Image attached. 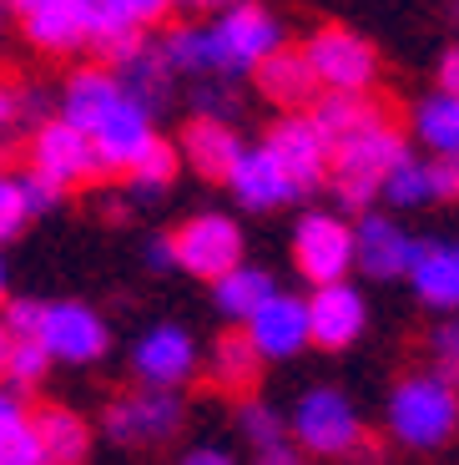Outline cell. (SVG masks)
I'll return each instance as SVG.
<instances>
[{
  "mask_svg": "<svg viewBox=\"0 0 459 465\" xmlns=\"http://www.w3.org/2000/svg\"><path fill=\"white\" fill-rule=\"evenodd\" d=\"M278 46H283L278 15L242 0V5L218 11V21L207 25H177L167 35L161 56L172 61V71H187L197 82H232V76H248Z\"/></svg>",
  "mask_w": 459,
  "mask_h": 465,
  "instance_id": "1",
  "label": "cell"
},
{
  "mask_svg": "<svg viewBox=\"0 0 459 465\" xmlns=\"http://www.w3.org/2000/svg\"><path fill=\"white\" fill-rule=\"evenodd\" d=\"M459 425V395L439 374H409L389 395V435L409 450H439Z\"/></svg>",
  "mask_w": 459,
  "mask_h": 465,
  "instance_id": "2",
  "label": "cell"
},
{
  "mask_svg": "<svg viewBox=\"0 0 459 465\" xmlns=\"http://www.w3.org/2000/svg\"><path fill=\"white\" fill-rule=\"evenodd\" d=\"M404 137L394 122H374V127L354 132V137L333 142L328 152V177H333V193L348 203V208H368V203L379 198L384 177L389 167L404 157Z\"/></svg>",
  "mask_w": 459,
  "mask_h": 465,
  "instance_id": "3",
  "label": "cell"
},
{
  "mask_svg": "<svg viewBox=\"0 0 459 465\" xmlns=\"http://www.w3.org/2000/svg\"><path fill=\"white\" fill-rule=\"evenodd\" d=\"M303 61H308L318 92H368L374 76H379V51H374V41H364L348 25H323V31H313L308 46H303Z\"/></svg>",
  "mask_w": 459,
  "mask_h": 465,
  "instance_id": "4",
  "label": "cell"
},
{
  "mask_svg": "<svg viewBox=\"0 0 459 465\" xmlns=\"http://www.w3.org/2000/svg\"><path fill=\"white\" fill-rule=\"evenodd\" d=\"M293 440H298V450L313 455H354L364 440V420L344 390L318 384L293 405Z\"/></svg>",
  "mask_w": 459,
  "mask_h": 465,
  "instance_id": "5",
  "label": "cell"
},
{
  "mask_svg": "<svg viewBox=\"0 0 459 465\" xmlns=\"http://www.w3.org/2000/svg\"><path fill=\"white\" fill-rule=\"evenodd\" d=\"M35 344L46 349V360L61 364H96L106 354V319L96 314L92 303L61 299V303H41V319H35Z\"/></svg>",
  "mask_w": 459,
  "mask_h": 465,
  "instance_id": "6",
  "label": "cell"
},
{
  "mask_svg": "<svg viewBox=\"0 0 459 465\" xmlns=\"http://www.w3.org/2000/svg\"><path fill=\"white\" fill-rule=\"evenodd\" d=\"M172 263L192 279H222L242 263V228L222 213H197L172 232Z\"/></svg>",
  "mask_w": 459,
  "mask_h": 465,
  "instance_id": "7",
  "label": "cell"
},
{
  "mask_svg": "<svg viewBox=\"0 0 459 465\" xmlns=\"http://www.w3.org/2000/svg\"><path fill=\"white\" fill-rule=\"evenodd\" d=\"M182 430V395L177 390H137L106 405V435L116 445H167Z\"/></svg>",
  "mask_w": 459,
  "mask_h": 465,
  "instance_id": "8",
  "label": "cell"
},
{
  "mask_svg": "<svg viewBox=\"0 0 459 465\" xmlns=\"http://www.w3.org/2000/svg\"><path fill=\"white\" fill-rule=\"evenodd\" d=\"M293 263L298 273L318 289V283H344L354 268V228L333 213H308L293 232Z\"/></svg>",
  "mask_w": 459,
  "mask_h": 465,
  "instance_id": "9",
  "label": "cell"
},
{
  "mask_svg": "<svg viewBox=\"0 0 459 465\" xmlns=\"http://www.w3.org/2000/svg\"><path fill=\"white\" fill-rule=\"evenodd\" d=\"M31 163H35V177H46L51 187H76L86 183V177H96V152H92V137L86 132H76L71 122H61V116H51V122H41L31 137Z\"/></svg>",
  "mask_w": 459,
  "mask_h": 465,
  "instance_id": "10",
  "label": "cell"
},
{
  "mask_svg": "<svg viewBox=\"0 0 459 465\" xmlns=\"http://www.w3.org/2000/svg\"><path fill=\"white\" fill-rule=\"evenodd\" d=\"M242 334L258 349V360H293L308 344V303L273 289L253 314L242 319Z\"/></svg>",
  "mask_w": 459,
  "mask_h": 465,
  "instance_id": "11",
  "label": "cell"
},
{
  "mask_svg": "<svg viewBox=\"0 0 459 465\" xmlns=\"http://www.w3.org/2000/svg\"><path fill=\"white\" fill-rule=\"evenodd\" d=\"M132 370L142 374V384L151 390H182L197 374V339L182 324H157L137 339L132 349Z\"/></svg>",
  "mask_w": 459,
  "mask_h": 465,
  "instance_id": "12",
  "label": "cell"
},
{
  "mask_svg": "<svg viewBox=\"0 0 459 465\" xmlns=\"http://www.w3.org/2000/svg\"><path fill=\"white\" fill-rule=\"evenodd\" d=\"M268 152L278 157V167L288 173V183L298 187H318L323 177H328V137H323L318 127H313V116H283L273 132H268L263 142Z\"/></svg>",
  "mask_w": 459,
  "mask_h": 465,
  "instance_id": "13",
  "label": "cell"
},
{
  "mask_svg": "<svg viewBox=\"0 0 459 465\" xmlns=\"http://www.w3.org/2000/svg\"><path fill=\"white\" fill-rule=\"evenodd\" d=\"M308 303V344L323 349H348L368 329V303L354 283H318Z\"/></svg>",
  "mask_w": 459,
  "mask_h": 465,
  "instance_id": "14",
  "label": "cell"
},
{
  "mask_svg": "<svg viewBox=\"0 0 459 465\" xmlns=\"http://www.w3.org/2000/svg\"><path fill=\"white\" fill-rule=\"evenodd\" d=\"M151 142H157V132H151V116L122 96V102H116V112L92 132L96 173H122V177H127L132 167L142 163V152H147Z\"/></svg>",
  "mask_w": 459,
  "mask_h": 465,
  "instance_id": "15",
  "label": "cell"
},
{
  "mask_svg": "<svg viewBox=\"0 0 459 465\" xmlns=\"http://www.w3.org/2000/svg\"><path fill=\"white\" fill-rule=\"evenodd\" d=\"M222 183L232 187V198H238L248 213H273V208H283V203L298 198V187L288 183V173L278 167V157L268 147H242Z\"/></svg>",
  "mask_w": 459,
  "mask_h": 465,
  "instance_id": "16",
  "label": "cell"
},
{
  "mask_svg": "<svg viewBox=\"0 0 459 465\" xmlns=\"http://www.w3.org/2000/svg\"><path fill=\"white\" fill-rule=\"evenodd\" d=\"M414 253H419V243H414L394 218H374V213H368V218L354 228V263L364 268L368 279H379V283L404 279L409 263H414Z\"/></svg>",
  "mask_w": 459,
  "mask_h": 465,
  "instance_id": "17",
  "label": "cell"
},
{
  "mask_svg": "<svg viewBox=\"0 0 459 465\" xmlns=\"http://www.w3.org/2000/svg\"><path fill=\"white\" fill-rule=\"evenodd\" d=\"M116 86H122V96H127L132 106H142V112H167L172 106V96H177V71H172V61L161 56V46H147L142 41L132 56H122L116 61Z\"/></svg>",
  "mask_w": 459,
  "mask_h": 465,
  "instance_id": "18",
  "label": "cell"
},
{
  "mask_svg": "<svg viewBox=\"0 0 459 465\" xmlns=\"http://www.w3.org/2000/svg\"><path fill=\"white\" fill-rule=\"evenodd\" d=\"M253 76H258V92H263L268 102L288 106V112H298V106H308L313 96H318V82H313V71H308V61H303L298 46L268 51L253 66Z\"/></svg>",
  "mask_w": 459,
  "mask_h": 465,
  "instance_id": "19",
  "label": "cell"
},
{
  "mask_svg": "<svg viewBox=\"0 0 459 465\" xmlns=\"http://www.w3.org/2000/svg\"><path fill=\"white\" fill-rule=\"evenodd\" d=\"M116 102H122V86H116L112 71H76L66 82V92H61V122H71L76 132L92 137L116 112Z\"/></svg>",
  "mask_w": 459,
  "mask_h": 465,
  "instance_id": "20",
  "label": "cell"
},
{
  "mask_svg": "<svg viewBox=\"0 0 459 465\" xmlns=\"http://www.w3.org/2000/svg\"><path fill=\"white\" fill-rule=\"evenodd\" d=\"M31 46L41 51H76L86 46V31H92V0H51L41 11L21 15Z\"/></svg>",
  "mask_w": 459,
  "mask_h": 465,
  "instance_id": "21",
  "label": "cell"
},
{
  "mask_svg": "<svg viewBox=\"0 0 459 465\" xmlns=\"http://www.w3.org/2000/svg\"><path fill=\"white\" fill-rule=\"evenodd\" d=\"M308 116H313V127L328 137V147L354 137V132H364V127H374V122H389V116H384V102L368 96V92H318Z\"/></svg>",
  "mask_w": 459,
  "mask_h": 465,
  "instance_id": "22",
  "label": "cell"
},
{
  "mask_svg": "<svg viewBox=\"0 0 459 465\" xmlns=\"http://www.w3.org/2000/svg\"><path fill=\"white\" fill-rule=\"evenodd\" d=\"M35 445H41V465H86L92 455V435H86V420L66 405H46L31 420Z\"/></svg>",
  "mask_w": 459,
  "mask_h": 465,
  "instance_id": "23",
  "label": "cell"
},
{
  "mask_svg": "<svg viewBox=\"0 0 459 465\" xmlns=\"http://www.w3.org/2000/svg\"><path fill=\"white\" fill-rule=\"evenodd\" d=\"M192 163V173L202 177H228V167L238 163L242 152V137L228 127V122H218V116H192L182 132V147H177Z\"/></svg>",
  "mask_w": 459,
  "mask_h": 465,
  "instance_id": "24",
  "label": "cell"
},
{
  "mask_svg": "<svg viewBox=\"0 0 459 465\" xmlns=\"http://www.w3.org/2000/svg\"><path fill=\"white\" fill-rule=\"evenodd\" d=\"M409 283L429 309L454 314L459 309V253L454 248H425L419 243V253H414V263H409Z\"/></svg>",
  "mask_w": 459,
  "mask_h": 465,
  "instance_id": "25",
  "label": "cell"
},
{
  "mask_svg": "<svg viewBox=\"0 0 459 465\" xmlns=\"http://www.w3.org/2000/svg\"><path fill=\"white\" fill-rule=\"evenodd\" d=\"M207 370H212V384H218V390H228V395H248V390L258 384L263 360H258V349L248 344V334L232 329V334H222L218 344H212Z\"/></svg>",
  "mask_w": 459,
  "mask_h": 465,
  "instance_id": "26",
  "label": "cell"
},
{
  "mask_svg": "<svg viewBox=\"0 0 459 465\" xmlns=\"http://www.w3.org/2000/svg\"><path fill=\"white\" fill-rule=\"evenodd\" d=\"M414 137L425 142L435 157H454L459 152V96L435 92L414 106Z\"/></svg>",
  "mask_w": 459,
  "mask_h": 465,
  "instance_id": "27",
  "label": "cell"
},
{
  "mask_svg": "<svg viewBox=\"0 0 459 465\" xmlns=\"http://www.w3.org/2000/svg\"><path fill=\"white\" fill-rule=\"evenodd\" d=\"M212 293H218V309L228 319H248L258 309V303L273 293V273H263V268H253V263H238V268H228L222 279H212Z\"/></svg>",
  "mask_w": 459,
  "mask_h": 465,
  "instance_id": "28",
  "label": "cell"
},
{
  "mask_svg": "<svg viewBox=\"0 0 459 465\" xmlns=\"http://www.w3.org/2000/svg\"><path fill=\"white\" fill-rule=\"evenodd\" d=\"M379 198H389L394 208H425V203L435 198V167H429L425 157H409V152H404L399 163L389 167V177H384Z\"/></svg>",
  "mask_w": 459,
  "mask_h": 465,
  "instance_id": "29",
  "label": "cell"
},
{
  "mask_svg": "<svg viewBox=\"0 0 459 465\" xmlns=\"http://www.w3.org/2000/svg\"><path fill=\"white\" fill-rule=\"evenodd\" d=\"M142 41H147V35H142V25H132V21H122V15L96 11V5H92V31H86V46H92L96 56H106L116 66V61L132 56Z\"/></svg>",
  "mask_w": 459,
  "mask_h": 465,
  "instance_id": "30",
  "label": "cell"
},
{
  "mask_svg": "<svg viewBox=\"0 0 459 465\" xmlns=\"http://www.w3.org/2000/svg\"><path fill=\"white\" fill-rule=\"evenodd\" d=\"M172 173H177V147H167V142H151L147 152H142V163L127 173V183L137 187V198H157L161 187L172 183Z\"/></svg>",
  "mask_w": 459,
  "mask_h": 465,
  "instance_id": "31",
  "label": "cell"
},
{
  "mask_svg": "<svg viewBox=\"0 0 459 465\" xmlns=\"http://www.w3.org/2000/svg\"><path fill=\"white\" fill-rule=\"evenodd\" d=\"M238 430L248 435L253 450H263V445H273V440H288L283 415H278L268 400H242V405H238Z\"/></svg>",
  "mask_w": 459,
  "mask_h": 465,
  "instance_id": "32",
  "label": "cell"
},
{
  "mask_svg": "<svg viewBox=\"0 0 459 465\" xmlns=\"http://www.w3.org/2000/svg\"><path fill=\"white\" fill-rule=\"evenodd\" d=\"M51 360L46 349L35 344V339H11V360H5V380L15 384V390H35V384L46 380Z\"/></svg>",
  "mask_w": 459,
  "mask_h": 465,
  "instance_id": "33",
  "label": "cell"
},
{
  "mask_svg": "<svg viewBox=\"0 0 459 465\" xmlns=\"http://www.w3.org/2000/svg\"><path fill=\"white\" fill-rule=\"evenodd\" d=\"M31 223V208H25V193H21V177L0 167V243H11L15 232Z\"/></svg>",
  "mask_w": 459,
  "mask_h": 465,
  "instance_id": "34",
  "label": "cell"
},
{
  "mask_svg": "<svg viewBox=\"0 0 459 465\" xmlns=\"http://www.w3.org/2000/svg\"><path fill=\"white\" fill-rule=\"evenodd\" d=\"M429 354H435V364H439V380L459 384V314L439 319V324L429 329Z\"/></svg>",
  "mask_w": 459,
  "mask_h": 465,
  "instance_id": "35",
  "label": "cell"
},
{
  "mask_svg": "<svg viewBox=\"0 0 459 465\" xmlns=\"http://www.w3.org/2000/svg\"><path fill=\"white\" fill-rule=\"evenodd\" d=\"M0 465H41V445H35L31 420H15L11 430H0Z\"/></svg>",
  "mask_w": 459,
  "mask_h": 465,
  "instance_id": "36",
  "label": "cell"
},
{
  "mask_svg": "<svg viewBox=\"0 0 459 465\" xmlns=\"http://www.w3.org/2000/svg\"><path fill=\"white\" fill-rule=\"evenodd\" d=\"M92 5H96V11L122 15V21H132V25H157L177 0H92Z\"/></svg>",
  "mask_w": 459,
  "mask_h": 465,
  "instance_id": "37",
  "label": "cell"
},
{
  "mask_svg": "<svg viewBox=\"0 0 459 465\" xmlns=\"http://www.w3.org/2000/svg\"><path fill=\"white\" fill-rule=\"evenodd\" d=\"M0 309H5L0 324H5V334H11V339H31L35 334V319H41V303H35V299H5Z\"/></svg>",
  "mask_w": 459,
  "mask_h": 465,
  "instance_id": "38",
  "label": "cell"
},
{
  "mask_svg": "<svg viewBox=\"0 0 459 465\" xmlns=\"http://www.w3.org/2000/svg\"><path fill=\"white\" fill-rule=\"evenodd\" d=\"M192 106H197V116H218L222 122V112H232L228 82H197L192 86Z\"/></svg>",
  "mask_w": 459,
  "mask_h": 465,
  "instance_id": "39",
  "label": "cell"
},
{
  "mask_svg": "<svg viewBox=\"0 0 459 465\" xmlns=\"http://www.w3.org/2000/svg\"><path fill=\"white\" fill-rule=\"evenodd\" d=\"M21 193H25V208H31V218H35V213H51V208L61 203V187H51L46 177H35V173L21 177Z\"/></svg>",
  "mask_w": 459,
  "mask_h": 465,
  "instance_id": "40",
  "label": "cell"
},
{
  "mask_svg": "<svg viewBox=\"0 0 459 465\" xmlns=\"http://www.w3.org/2000/svg\"><path fill=\"white\" fill-rule=\"evenodd\" d=\"M15 122H25V86L0 82V132H11Z\"/></svg>",
  "mask_w": 459,
  "mask_h": 465,
  "instance_id": "41",
  "label": "cell"
},
{
  "mask_svg": "<svg viewBox=\"0 0 459 465\" xmlns=\"http://www.w3.org/2000/svg\"><path fill=\"white\" fill-rule=\"evenodd\" d=\"M435 198H459V152L454 157H435Z\"/></svg>",
  "mask_w": 459,
  "mask_h": 465,
  "instance_id": "42",
  "label": "cell"
},
{
  "mask_svg": "<svg viewBox=\"0 0 459 465\" xmlns=\"http://www.w3.org/2000/svg\"><path fill=\"white\" fill-rule=\"evenodd\" d=\"M258 465H303V450L298 445H288V440H273L258 450Z\"/></svg>",
  "mask_w": 459,
  "mask_h": 465,
  "instance_id": "43",
  "label": "cell"
},
{
  "mask_svg": "<svg viewBox=\"0 0 459 465\" xmlns=\"http://www.w3.org/2000/svg\"><path fill=\"white\" fill-rule=\"evenodd\" d=\"M177 465H238V460H232L222 445H197V450H187Z\"/></svg>",
  "mask_w": 459,
  "mask_h": 465,
  "instance_id": "44",
  "label": "cell"
},
{
  "mask_svg": "<svg viewBox=\"0 0 459 465\" xmlns=\"http://www.w3.org/2000/svg\"><path fill=\"white\" fill-rule=\"evenodd\" d=\"M439 92L459 96V46H449L444 61H439Z\"/></svg>",
  "mask_w": 459,
  "mask_h": 465,
  "instance_id": "45",
  "label": "cell"
},
{
  "mask_svg": "<svg viewBox=\"0 0 459 465\" xmlns=\"http://www.w3.org/2000/svg\"><path fill=\"white\" fill-rule=\"evenodd\" d=\"M15 420H25V415H21V405H15V395H5V384H0V430H11Z\"/></svg>",
  "mask_w": 459,
  "mask_h": 465,
  "instance_id": "46",
  "label": "cell"
},
{
  "mask_svg": "<svg viewBox=\"0 0 459 465\" xmlns=\"http://www.w3.org/2000/svg\"><path fill=\"white\" fill-rule=\"evenodd\" d=\"M167 263H172V238H157L147 248V268H167Z\"/></svg>",
  "mask_w": 459,
  "mask_h": 465,
  "instance_id": "47",
  "label": "cell"
},
{
  "mask_svg": "<svg viewBox=\"0 0 459 465\" xmlns=\"http://www.w3.org/2000/svg\"><path fill=\"white\" fill-rule=\"evenodd\" d=\"M177 5H187V11H228V5H242V0H177Z\"/></svg>",
  "mask_w": 459,
  "mask_h": 465,
  "instance_id": "48",
  "label": "cell"
},
{
  "mask_svg": "<svg viewBox=\"0 0 459 465\" xmlns=\"http://www.w3.org/2000/svg\"><path fill=\"white\" fill-rule=\"evenodd\" d=\"M15 15H31V11H41V5H51V0H5Z\"/></svg>",
  "mask_w": 459,
  "mask_h": 465,
  "instance_id": "49",
  "label": "cell"
},
{
  "mask_svg": "<svg viewBox=\"0 0 459 465\" xmlns=\"http://www.w3.org/2000/svg\"><path fill=\"white\" fill-rule=\"evenodd\" d=\"M5 360H11V334H5V324H0V380H5Z\"/></svg>",
  "mask_w": 459,
  "mask_h": 465,
  "instance_id": "50",
  "label": "cell"
},
{
  "mask_svg": "<svg viewBox=\"0 0 459 465\" xmlns=\"http://www.w3.org/2000/svg\"><path fill=\"white\" fill-rule=\"evenodd\" d=\"M5 279H11V273H5V258H0V303H5Z\"/></svg>",
  "mask_w": 459,
  "mask_h": 465,
  "instance_id": "51",
  "label": "cell"
},
{
  "mask_svg": "<svg viewBox=\"0 0 459 465\" xmlns=\"http://www.w3.org/2000/svg\"><path fill=\"white\" fill-rule=\"evenodd\" d=\"M449 21H454V25H459V0H449Z\"/></svg>",
  "mask_w": 459,
  "mask_h": 465,
  "instance_id": "52",
  "label": "cell"
},
{
  "mask_svg": "<svg viewBox=\"0 0 459 465\" xmlns=\"http://www.w3.org/2000/svg\"><path fill=\"white\" fill-rule=\"evenodd\" d=\"M0 31H5V0H0Z\"/></svg>",
  "mask_w": 459,
  "mask_h": 465,
  "instance_id": "53",
  "label": "cell"
},
{
  "mask_svg": "<svg viewBox=\"0 0 459 465\" xmlns=\"http://www.w3.org/2000/svg\"><path fill=\"white\" fill-rule=\"evenodd\" d=\"M454 253H459V248H454Z\"/></svg>",
  "mask_w": 459,
  "mask_h": 465,
  "instance_id": "54",
  "label": "cell"
}]
</instances>
